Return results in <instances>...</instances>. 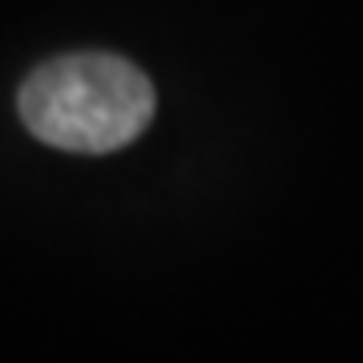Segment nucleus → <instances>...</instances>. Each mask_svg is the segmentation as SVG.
Returning <instances> with one entry per match:
<instances>
[{
    "mask_svg": "<svg viewBox=\"0 0 363 363\" xmlns=\"http://www.w3.org/2000/svg\"><path fill=\"white\" fill-rule=\"evenodd\" d=\"M157 93L117 52H65L21 81L16 113L37 142L65 154H117L150 130Z\"/></svg>",
    "mask_w": 363,
    "mask_h": 363,
    "instance_id": "nucleus-1",
    "label": "nucleus"
}]
</instances>
